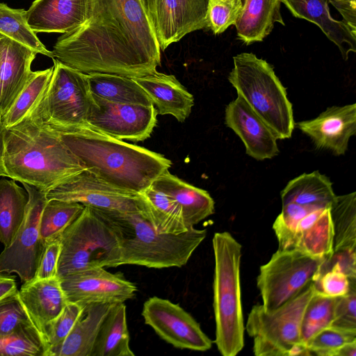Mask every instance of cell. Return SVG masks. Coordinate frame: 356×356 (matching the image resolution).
Wrapping results in <instances>:
<instances>
[{
	"label": "cell",
	"instance_id": "6da1fadb",
	"mask_svg": "<svg viewBox=\"0 0 356 356\" xmlns=\"http://www.w3.org/2000/svg\"><path fill=\"white\" fill-rule=\"evenodd\" d=\"M161 50L140 0H96L90 17L58 37L51 51L54 58L85 74L136 78L157 71Z\"/></svg>",
	"mask_w": 356,
	"mask_h": 356
},
{
	"label": "cell",
	"instance_id": "7a4b0ae2",
	"mask_svg": "<svg viewBox=\"0 0 356 356\" xmlns=\"http://www.w3.org/2000/svg\"><path fill=\"white\" fill-rule=\"evenodd\" d=\"M0 156L6 177L44 193L85 170L33 110L14 126L0 124Z\"/></svg>",
	"mask_w": 356,
	"mask_h": 356
},
{
	"label": "cell",
	"instance_id": "3957f363",
	"mask_svg": "<svg viewBox=\"0 0 356 356\" xmlns=\"http://www.w3.org/2000/svg\"><path fill=\"white\" fill-rule=\"evenodd\" d=\"M85 170L119 189L140 194L172 165L163 155L88 127L58 131Z\"/></svg>",
	"mask_w": 356,
	"mask_h": 356
},
{
	"label": "cell",
	"instance_id": "277c9868",
	"mask_svg": "<svg viewBox=\"0 0 356 356\" xmlns=\"http://www.w3.org/2000/svg\"><path fill=\"white\" fill-rule=\"evenodd\" d=\"M92 209L117 235L120 246L121 266L181 268L187 264L207 234L206 229H199L195 227L179 234L160 233L140 212Z\"/></svg>",
	"mask_w": 356,
	"mask_h": 356
},
{
	"label": "cell",
	"instance_id": "5b68a950",
	"mask_svg": "<svg viewBox=\"0 0 356 356\" xmlns=\"http://www.w3.org/2000/svg\"><path fill=\"white\" fill-rule=\"evenodd\" d=\"M214 254L213 311L215 343L223 356H235L244 346L240 266L241 245L227 232H216L212 239Z\"/></svg>",
	"mask_w": 356,
	"mask_h": 356
},
{
	"label": "cell",
	"instance_id": "8992f818",
	"mask_svg": "<svg viewBox=\"0 0 356 356\" xmlns=\"http://www.w3.org/2000/svg\"><path fill=\"white\" fill-rule=\"evenodd\" d=\"M228 80L278 139L290 138L295 128L292 104L273 67L253 53L233 57Z\"/></svg>",
	"mask_w": 356,
	"mask_h": 356
},
{
	"label": "cell",
	"instance_id": "52a82bcc",
	"mask_svg": "<svg viewBox=\"0 0 356 356\" xmlns=\"http://www.w3.org/2000/svg\"><path fill=\"white\" fill-rule=\"evenodd\" d=\"M57 275L97 267H118L121 252L118 238L110 225L90 207L81 214L60 236Z\"/></svg>",
	"mask_w": 356,
	"mask_h": 356
},
{
	"label": "cell",
	"instance_id": "ba28073f",
	"mask_svg": "<svg viewBox=\"0 0 356 356\" xmlns=\"http://www.w3.org/2000/svg\"><path fill=\"white\" fill-rule=\"evenodd\" d=\"M316 291L312 283L298 296L277 309L268 312L254 305L245 330L253 339L256 356L310 355L301 340L300 327L305 309Z\"/></svg>",
	"mask_w": 356,
	"mask_h": 356
},
{
	"label": "cell",
	"instance_id": "9c48e42d",
	"mask_svg": "<svg viewBox=\"0 0 356 356\" xmlns=\"http://www.w3.org/2000/svg\"><path fill=\"white\" fill-rule=\"evenodd\" d=\"M54 71L41 99L33 109L58 131L87 126L92 93L87 75L53 58Z\"/></svg>",
	"mask_w": 356,
	"mask_h": 356
},
{
	"label": "cell",
	"instance_id": "30bf717a",
	"mask_svg": "<svg viewBox=\"0 0 356 356\" xmlns=\"http://www.w3.org/2000/svg\"><path fill=\"white\" fill-rule=\"evenodd\" d=\"M326 261L296 249H277L257 278L264 309H277L316 282Z\"/></svg>",
	"mask_w": 356,
	"mask_h": 356
},
{
	"label": "cell",
	"instance_id": "8fae6325",
	"mask_svg": "<svg viewBox=\"0 0 356 356\" xmlns=\"http://www.w3.org/2000/svg\"><path fill=\"white\" fill-rule=\"evenodd\" d=\"M22 184L29 197L24 218L13 242L0 254V272L15 273L25 283L34 278L46 247L40 236V222L47 199L46 193Z\"/></svg>",
	"mask_w": 356,
	"mask_h": 356
},
{
	"label": "cell",
	"instance_id": "7c38bea8",
	"mask_svg": "<svg viewBox=\"0 0 356 356\" xmlns=\"http://www.w3.org/2000/svg\"><path fill=\"white\" fill-rule=\"evenodd\" d=\"M157 114L154 104L114 103L92 94L87 126L116 139L143 141L156 127Z\"/></svg>",
	"mask_w": 356,
	"mask_h": 356
},
{
	"label": "cell",
	"instance_id": "4fadbf2b",
	"mask_svg": "<svg viewBox=\"0 0 356 356\" xmlns=\"http://www.w3.org/2000/svg\"><path fill=\"white\" fill-rule=\"evenodd\" d=\"M47 200L77 202L92 209L122 212H140L145 202L141 193L115 188L86 170L46 193Z\"/></svg>",
	"mask_w": 356,
	"mask_h": 356
},
{
	"label": "cell",
	"instance_id": "5bb4252c",
	"mask_svg": "<svg viewBox=\"0 0 356 356\" xmlns=\"http://www.w3.org/2000/svg\"><path fill=\"white\" fill-rule=\"evenodd\" d=\"M142 316L146 325L175 348L207 351L212 346V341L199 323L178 304L167 299L148 298L143 304Z\"/></svg>",
	"mask_w": 356,
	"mask_h": 356
},
{
	"label": "cell",
	"instance_id": "9a60e30c",
	"mask_svg": "<svg viewBox=\"0 0 356 356\" xmlns=\"http://www.w3.org/2000/svg\"><path fill=\"white\" fill-rule=\"evenodd\" d=\"M60 281L67 302L81 305L124 302L137 291L136 286L121 273H111L103 267L76 272Z\"/></svg>",
	"mask_w": 356,
	"mask_h": 356
},
{
	"label": "cell",
	"instance_id": "2e32d148",
	"mask_svg": "<svg viewBox=\"0 0 356 356\" xmlns=\"http://www.w3.org/2000/svg\"><path fill=\"white\" fill-rule=\"evenodd\" d=\"M209 0H155L153 26L161 50L207 27Z\"/></svg>",
	"mask_w": 356,
	"mask_h": 356
},
{
	"label": "cell",
	"instance_id": "e0dca14e",
	"mask_svg": "<svg viewBox=\"0 0 356 356\" xmlns=\"http://www.w3.org/2000/svg\"><path fill=\"white\" fill-rule=\"evenodd\" d=\"M317 149L343 155L351 136L356 134V104L333 106L311 120L295 122Z\"/></svg>",
	"mask_w": 356,
	"mask_h": 356
},
{
	"label": "cell",
	"instance_id": "ac0fdd59",
	"mask_svg": "<svg viewBox=\"0 0 356 356\" xmlns=\"http://www.w3.org/2000/svg\"><path fill=\"white\" fill-rule=\"evenodd\" d=\"M225 120L241 138L250 156L263 161L279 154L275 134L240 96L227 106Z\"/></svg>",
	"mask_w": 356,
	"mask_h": 356
},
{
	"label": "cell",
	"instance_id": "d6986e66",
	"mask_svg": "<svg viewBox=\"0 0 356 356\" xmlns=\"http://www.w3.org/2000/svg\"><path fill=\"white\" fill-rule=\"evenodd\" d=\"M96 0H35L26 10L27 22L35 32L66 33L90 16Z\"/></svg>",
	"mask_w": 356,
	"mask_h": 356
},
{
	"label": "cell",
	"instance_id": "ffe728a7",
	"mask_svg": "<svg viewBox=\"0 0 356 356\" xmlns=\"http://www.w3.org/2000/svg\"><path fill=\"white\" fill-rule=\"evenodd\" d=\"M18 296L31 322L46 341L47 324L58 316L68 302L60 279L56 277L25 282L18 291Z\"/></svg>",
	"mask_w": 356,
	"mask_h": 356
},
{
	"label": "cell",
	"instance_id": "44dd1931",
	"mask_svg": "<svg viewBox=\"0 0 356 356\" xmlns=\"http://www.w3.org/2000/svg\"><path fill=\"white\" fill-rule=\"evenodd\" d=\"M333 228L330 207L315 209L296 224L280 250L296 249L313 257L326 259L332 254Z\"/></svg>",
	"mask_w": 356,
	"mask_h": 356
},
{
	"label": "cell",
	"instance_id": "7402d4cb",
	"mask_svg": "<svg viewBox=\"0 0 356 356\" xmlns=\"http://www.w3.org/2000/svg\"><path fill=\"white\" fill-rule=\"evenodd\" d=\"M156 106L159 115H172L184 122L194 106V97L172 74L157 71L152 74L134 78Z\"/></svg>",
	"mask_w": 356,
	"mask_h": 356
},
{
	"label": "cell",
	"instance_id": "603a6c76",
	"mask_svg": "<svg viewBox=\"0 0 356 356\" xmlns=\"http://www.w3.org/2000/svg\"><path fill=\"white\" fill-rule=\"evenodd\" d=\"M296 18L317 25L326 37L339 49L343 60L356 52V33L343 21L334 19L327 0H281Z\"/></svg>",
	"mask_w": 356,
	"mask_h": 356
},
{
	"label": "cell",
	"instance_id": "cb8c5ba5",
	"mask_svg": "<svg viewBox=\"0 0 356 356\" xmlns=\"http://www.w3.org/2000/svg\"><path fill=\"white\" fill-rule=\"evenodd\" d=\"M151 186L178 204L188 229L215 211L214 201L207 191L183 181L168 170L160 175Z\"/></svg>",
	"mask_w": 356,
	"mask_h": 356
},
{
	"label": "cell",
	"instance_id": "d4e9b609",
	"mask_svg": "<svg viewBox=\"0 0 356 356\" xmlns=\"http://www.w3.org/2000/svg\"><path fill=\"white\" fill-rule=\"evenodd\" d=\"M37 54L9 38L0 65V116L8 111L26 84Z\"/></svg>",
	"mask_w": 356,
	"mask_h": 356
},
{
	"label": "cell",
	"instance_id": "484cf974",
	"mask_svg": "<svg viewBox=\"0 0 356 356\" xmlns=\"http://www.w3.org/2000/svg\"><path fill=\"white\" fill-rule=\"evenodd\" d=\"M113 304L83 305L72 329L52 356H91L100 326Z\"/></svg>",
	"mask_w": 356,
	"mask_h": 356
},
{
	"label": "cell",
	"instance_id": "4316f807",
	"mask_svg": "<svg viewBox=\"0 0 356 356\" xmlns=\"http://www.w3.org/2000/svg\"><path fill=\"white\" fill-rule=\"evenodd\" d=\"M281 0H243L235 27L238 38L245 44L262 41L278 22L284 26Z\"/></svg>",
	"mask_w": 356,
	"mask_h": 356
},
{
	"label": "cell",
	"instance_id": "83f0119b",
	"mask_svg": "<svg viewBox=\"0 0 356 356\" xmlns=\"http://www.w3.org/2000/svg\"><path fill=\"white\" fill-rule=\"evenodd\" d=\"M130 347L126 305L114 303L98 332L91 356H134Z\"/></svg>",
	"mask_w": 356,
	"mask_h": 356
},
{
	"label": "cell",
	"instance_id": "f1b7e54d",
	"mask_svg": "<svg viewBox=\"0 0 356 356\" xmlns=\"http://www.w3.org/2000/svg\"><path fill=\"white\" fill-rule=\"evenodd\" d=\"M335 197L330 179L317 170L290 180L281 191L282 204L293 202L315 208L329 207Z\"/></svg>",
	"mask_w": 356,
	"mask_h": 356
},
{
	"label": "cell",
	"instance_id": "f546056e",
	"mask_svg": "<svg viewBox=\"0 0 356 356\" xmlns=\"http://www.w3.org/2000/svg\"><path fill=\"white\" fill-rule=\"evenodd\" d=\"M91 93L111 102L151 106V99L134 78L118 74H86Z\"/></svg>",
	"mask_w": 356,
	"mask_h": 356
},
{
	"label": "cell",
	"instance_id": "4dcf8cb0",
	"mask_svg": "<svg viewBox=\"0 0 356 356\" xmlns=\"http://www.w3.org/2000/svg\"><path fill=\"white\" fill-rule=\"evenodd\" d=\"M145 202L142 215L160 233L179 234L188 230L178 204L152 186L141 193Z\"/></svg>",
	"mask_w": 356,
	"mask_h": 356
},
{
	"label": "cell",
	"instance_id": "1f68e13d",
	"mask_svg": "<svg viewBox=\"0 0 356 356\" xmlns=\"http://www.w3.org/2000/svg\"><path fill=\"white\" fill-rule=\"evenodd\" d=\"M29 197L14 179H0V241L5 247L14 240L24 220Z\"/></svg>",
	"mask_w": 356,
	"mask_h": 356
},
{
	"label": "cell",
	"instance_id": "d6a6232c",
	"mask_svg": "<svg viewBox=\"0 0 356 356\" xmlns=\"http://www.w3.org/2000/svg\"><path fill=\"white\" fill-rule=\"evenodd\" d=\"M330 212L333 228L332 254L355 253L356 193L336 195Z\"/></svg>",
	"mask_w": 356,
	"mask_h": 356
},
{
	"label": "cell",
	"instance_id": "836d02e7",
	"mask_svg": "<svg viewBox=\"0 0 356 356\" xmlns=\"http://www.w3.org/2000/svg\"><path fill=\"white\" fill-rule=\"evenodd\" d=\"M54 65L32 73L8 111L0 116V124L10 127L21 122L35 107L43 97L51 79Z\"/></svg>",
	"mask_w": 356,
	"mask_h": 356
},
{
	"label": "cell",
	"instance_id": "e575fe53",
	"mask_svg": "<svg viewBox=\"0 0 356 356\" xmlns=\"http://www.w3.org/2000/svg\"><path fill=\"white\" fill-rule=\"evenodd\" d=\"M0 33L38 54L54 58L52 51L46 48L29 25L26 10L24 9L11 8L0 2Z\"/></svg>",
	"mask_w": 356,
	"mask_h": 356
},
{
	"label": "cell",
	"instance_id": "d590c367",
	"mask_svg": "<svg viewBox=\"0 0 356 356\" xmlns=\"http://www.w3.org/2000/svg\"><path fill=\"white\" fill-rule=\"evenodd\" d=\"M83 209L84 206L77 202L47 200L40 222V236L45 243L59 238Z\"/></svg>",
	"mask_w": 356,
	"mask_h": 356
},
{
	"label": "cell",
	"instance_id": "8d00e7d4",
	"mask_svg": "<svg viewBox=\"0 0 356 356\" xmlns=\"http://www.w3.org/2000/svg\"><path fill=\"white\" fill-rule=\"evenodd\" d=\"M0 356H49V347L31 323L0 338Z\"/></svg>",
	"mask_w": 356,
	"mask_h": 356
},
{
	"label": "cell",
	"instance_id": "74e56055",
	"mask_svg": "<svg viewBox=\"0 0 356 356\" xmlns=\"http://www.w3.org/2000/svg\"><path fill=\"white\" fill-rule=\"evenodd\" d=\"M335 300L336 298L324 296L316 289L305 309L301 322V340L305 346L315 334L330 326Z\"/></svg>",
	"mask_w": 356,
	"mask_h": 356
},
{
	"label": "cell",
	"instance_id": "f35d334b",
	"mask_svg": "<svg viewBox=\"0 0 356 356\" xmlns=\"http://www.w3.org/2000/svg\"><path fill=\"white\" fill-rule=\"evenodd\" d=\"M83 309L78 303L67 302L62 312L50 321L45 329V339L49 347V356L57 349L65 339Z\"/></svg>",
	"mask_w": 356,
	"mask_h": 356
},
{
	"label": "cell",
	"instance_id": "ab89813d",
	"mask_svg": "<svg viewBox=\"0 0 356 356\" xmlns=\"http://www.w3.org/2000/svg\"><path fill=\"white\" fill-rule=\"evenodd\" d=\"M353 341H356V332L330 326L315 334L305 346L310 355L334 356L340 347Z\"/></svg>",
	"mask_w": 356,
	"mask_h": 356
},
{
	"label": "cell",
	"instance_id": "60d3db41",
	"mask_svg": "<svg viewBox=\"0 0 356 356\" xmlns=\"http://www.w3.org/2000/svg\"><path fill=\"white\" fill-rule=\"evenodd\" d=\"M242 8V0H209L207 27L215 35L222 33L228 27L235 25Z\"/></svg>",
	"mask_w": 356,
	"mask_h": 356
},
{
	"label": "cell",
	"instance_id": "b9f144b4",
	"mask_svg": "<svg viewBox=\"0 0 356 356\" xmlns=\"http://www.w3.org/2000/svg\"><path fill=\"white\" fill-rule=\"evenodd\" d=\"M355 284L356 280H350L338 262L323 264L320 277L314 282L316 291L332 298L346 295Z\"/></svg>",
	"mask_w": 356,
	"mask_h": 356
},
{
	"label": "cell",
	"instance_id": "7bdbcfd3",
	"mask_svg": "<svg viewBox=\"0 0 356 356\" xmlns=\"http://www.w3.org/2000/svg\"><path fill=\"white\" fill-rule=\"evenodd\" d=\"M33 323L17 293L0 301V338Z\"/></svg>",
	"mask_w": 356,
	"mask_h": 356
},
{
	"label": "cell",
	"instance_id": "ee69618b",
	"mask_svg": "<svg viewBox=\"0 0 356 356\" xmlns=\"http://www.w3.org/2000/svg\"><path fill=\"white\" fill-rule=\"evenodd\" d=\"M355 289V284L346 295L336 298L331 327L356 332Z\"/></svg>",
	"mask_w": 356,
	"mask_h": 356
},
{
	"label": "cell",
	"instance_id": "f6af8a7d",
	"mask_svg": "<svg viewBox=\"0 0 356 356\" xmlns=\"http://www.w3.org/2000/svg\"><path fill=\"white\" fill-rule=\"evenodd\" d=\"M60 238L46 244L44 251L33 280H46L58 277V264L60 252Z\"/></svg>",
	"mask_w": 356,
	"mask_h": 356
},
{
	"label": "cell",
	"instance_id": "bcb514c9",
	"mask_svg": "<svg viewBox=\"0 0 356 356\" xmlns=\"http://www.w3.org/2000/svg\"><path fill=\"white\" fill-rule=\"evenodd\" d=\"M341 14L344 22L356 33V0H327Z\"/></svg>",
	"mask_w": 356,
	"mask_h": 356
},
{
	"label": "cell",
	"instance_id": "7dc6e473",
	"mask_svg": "<svg viewBox=\"0 0 356 356\" xmlns=\"http://www.w3.org/2000/svg\"><path fill=\"white\" fill-rule=\"evenodd\" d=\"M17 284L14 277L6 275L0 272V301L17 292Z\"/></svg>",
	"mask_w": 356,
	"mask_h": 356
},
{
	"label": "cell",
	"instance_id": "c3c4849f",
	"mask_svg": "<svg viewBox=\"0 0 356 356\" xmlns=\"http://www.w3.org/2000/svg\"><path fill=\"white\" fill-rule=\"evenodd\" d=\"M356 341L343 345L334 353V356H355Z\"/></svg>",
	"mask_w": 356,
	"mask_h": 356
},
{
	"label": "cell",
	"instance_id": "681fc988",
	"mask_svg": "<svg viewBox=\"0 0 356 356\" xmlns=\"http://www.w3.org/2000/svg\"><path fill=\"white\" fill-rule=\"evenodd\" d=\"M143 5L144 6L149 19L153 22L154 14V6L155 0H140Z\"/></svg>",
	"mask_w": 356,
	"mask_h": 356
},
{
	"label": "cell",
	"instance_id": "f907efd6",
	"mask_svg": "<svg viewBox=\"0 0 356 356\" xmlns=\"http://www.w3.org/2000/svg\"><path fill=\"white\" fill-rule=\"evenodd\" d=\"M9 38L0 33V65L1 63L6 48L8 45Z\"/></svg>",
	"mask_w": 356,
	"mask_h": 356
},
{
	"label": "cell",
	"instance_id": "816d5d0a",
	"mask_svg": "<svg viewBox=\"0 0 356 356\" xmlns=\"http://www.w3.org/2000/svg\"><path fill=\"white\" fill-rule=\"evenodd\" d=\"M1 176H6V172H5L3 163H2V161H1V156H0V177Z\"/></svg>",
	"mask_w": 356,
	"mask_h": 356
},
{
	"label": "cell",
	"instance_id": "f5cc1de1",
	"mask_svg": "<svg viewBox=\"0 0 356 356\" xmlns=\"http://www.w3.org/2000/svg\"><path fill=\"white\" fill-rule=\"evenodd\" d=\"M242 1H243V0H242Z\"/></svg>",
	"mask_w": 356,
	"mask_h": 356
}]
</instances>
